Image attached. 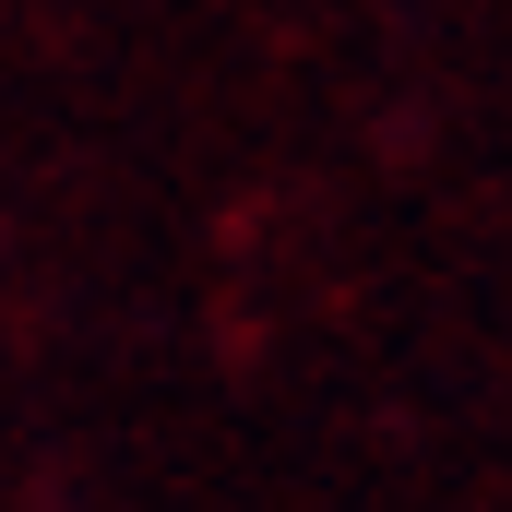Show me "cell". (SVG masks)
Returning a JSON list of instances; mask_svg holds the SVG:
<instances>
[]
</instances>
